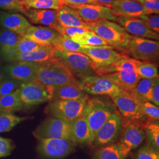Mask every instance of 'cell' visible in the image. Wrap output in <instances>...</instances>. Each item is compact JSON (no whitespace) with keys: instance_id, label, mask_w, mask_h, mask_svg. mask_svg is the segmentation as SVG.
Here are the masks:
<instances>
[{"instance_id":"cell-10","label":"cell","mask_w":159,"mask_h":159,"mask_svg":"<svg viewBox=\"0 0 159 159\" xmlns=\"http://www.w3.org/2000/svg\"><path fill=\"white\" fill-rule=\"evenodd\" d=\"M77 144L67 139H39L37 151L46 159H62L72 153Z\"/></svg>"},{"instance_id":"cell-33","label":"cell","mask_w":159,"mask_h":159,"mask_svg":"<svg viewBox=\"0 0 159 159\" xmlns=\"http://www.w3.org/2000/svg\"><path fill=\"white\" fill-rule=\"evenodd\" d=\"M148 144L159 152V121L148 122L143 125Z\"/></svg>"},{"instance_id":"cell-54","label":"cell","mask_w":159,"mask_h":159,"mask_svg":"<svg viewBox=\"0 0 159 159\" xmlns=\"http://www.w3.org/2000/svg\"><path fill=\"white\" fill-rule=\"evenodd\" d=\"M60 1H62V0H60Z\"/></svg>"},{"instance_id":"cell-1","label":"cell","mask_w":159,"mask_h":159,"mask_svg":"<svg viewBox=\"0 0 159 159\" xmlns=\"http://www.w3.org/2000/svg\"><path fill=\"white\" fill-rule=\"evenodd\" d=\"M35 81L48 87L79 83L76 77L55 57L46 62L39 63Z\"/></svg>"},{"instance_id":"cell-5","label":"cell","mask_w":159,"mask_h":159,"mask_svg":"<svg viewBox=\"0 0 159 159\" xmlns=\"http://www.w3.org/2000/svg\"><path fill=\"white\" fill-rule=\"evenodd\" d=\"M89 99L87 96L79 100L51 101L44 113L50 117L72 121L82 114Z\"/></svg>"},{"instance_id":"cell-20","label":"cell","mask_w":159,"mask_h":159,"mask_svg":"<svg viewBox=\"0 0 159 159\" xmlns=\"http://www.w3.org/2000/svg\"><path fill=\"white\" fill-rule=\"evenodd\" d=\"M54 48L51 46H43L38 50L28 53L16 54L10 58L8 61H25L41 63L54 58Z\"/></svg>"},{"instance_id":"cell-45","label":"cell","mask_w":159,"mask_h":159,"mask_svg":"<svg viewBox=\"0 0 159 159\" xmlns=\"http://www.w3.org/2000/svg\"><path fill=\"white\" fill-rule=\"evenodd\" d=\"M0 8L5 10H15L21 13L25 10L17 0H0Z\"/></svg>"},{"instance_id":"cell-9","label":"cell","mask_w":159,"mask_h":159,"mask_svg":"<svg viewBox=\"0 0 159 159\" xmlns=\"http://www.w3.org/2000/svg\"><path fill=\"white\" fill-rule=\"evenodd\" d=\"M125 52L140 61H150L159 58V43L155 40L133 36Z\"/></svg>"},{"instance_id":"cell-18","label":"cell","mask_w":159,"mask_h":159,"mask_svg":"<svg viewBox=\"0 0 159 159\" xmlns=\"http://www.w3.org/2000/svg\"><path fill=\"white\" fill-rule=\"evenodd\" d=\"M109 9L116 17L141 18L146 15L143 6L132 0H116Z\"/></svg>"},{"instance_id":"cell-30","label":"cell","mask_w":159,"mask_h":159,"mask_svg":"<svg viewBox=\"0 0 159 159\" xmlns=\"http://www.w3.org/2000/svg\"><path fill=\"white\" fill-rule=\"evenodd\" d=\"M23 104L20 100L18 91L11 94L1 97L0 98V111L10 113L21 110Z\"/></svg>"},{"instance_id":"cell-13","label":"cell","mask_w":159,"mask_h":159,"mask_svg":"<svg viewBox=\"0 0 159 159\" xmlns=\"http://www.w3.org/2000/svg\"><path fill=\"white\" fill-rule=\"evenodd\" d=\"M143 125L139 121L121 119L119 143L129 152L139 147L145 139Z\"/></svg>"},{"instance_id":"cell-52","label":"cell","mask_w":159,"mask_h":159,"mask_svg":"<svg viewBox=\"0 0 159 159\" xmlns=\"http://www.w3.org/2000/svg\"><path fill=\"white\" fill-rule=\"evenodd\" d=\"M2 12H3L0 11V18H1V15H2Z\"/></svg>"},{"instance_id":"cell-50","label":"cell","mask_w":159,"mask_h":159,"mask_svg":"<svg viewBox=\"0 0 159 159\" xmlns=\"http://www.w3.org/2000/svg\"><path fill=\"white\" fill-rule=\"evenodd\" d=\"M30 0H17V2H19L20 4H23V3H24V2H27V1H29Z\"/></svg>"},{"instance_id":"cell-7","label":"cell","mask_w":159,"mask_h":159,"mask_svg":"<svg viewBox=\"0 0 159 159\" xmlns=\"http://www.w3.org/2000/svg\"><path fill=\"white\" fill-rule=\"evenodd\" d=\"M52 87H48L33 81L22 83L18 89L23 107H29L52 100Z\"/></svg>"},{"instance_id":"cell-46","label":"cell","mask_w":159,"mask_h":159,"mask_svg":"<svg viewBox=\"0 0 159 159\" xmlns=\"http://www.w3.org/2000/svg\"><path fill=\"white\" fill-rule=\"evenodd\" d=\"M61 2L63 5H66L70 7H79L87 4L100 5L95 0H62Z\"/></svg>"},{"instance_id":"cell-31","label":"cell","mask_w":159,"mask_h":159,"mask_svg":"<svg viewBox=\"0 0 159 159\" xmlns=\"http://www.w3.org/2000/svg\"><path fill=\"white\" fill-rule=\"evenodd\" d=\"M54 49L60 51L82 53L83 46L74 42L70 37L59 34L51 43Z\"/></svg>"},{"instance_id":"cell-39","label":"cell","mask_w":159,"mask_h":159,"mask_svg":"<svg viewBox=\"0 0 159 159\" xmlns=\"http://www.w3.org/2000/svg\"><path fill=\"white\" fill-rule=\"evenodd\" d=\"M43 46H40L37 43H35L31 40H29L25 37H22L21 40L19 41L17 46L15 47L11 56L8 57L6 61L10 59V58L14 54H23V53H28L31 51H35L41 48Z\"/></svg>"},{"instance_id":"cell-40","label":"cell","mask_w":159,"mask_h":159,"mask_svg":"<svg viewBox=\"0 0 159 159\" xmlns=\"http://www.w3.org/2000/svg\"><path fill=\"white\" fill-rule=\"evenodd\" d=\"M22 83L16 80L7 76L0 83V96H4L17 91Z\"/></svg>"},{"instance_id":"cell-55","label":"cell","mask_w":159,"mask_h":159,"mask_svg":"<svg viewBox=\"0 0 159 159\" xmlns=\"http://www.w3.org/2000/svg\"><path fill=\"white\" fill-rule=\"evenodd\" d=\"M0 98H1V96H0Z\"/></svg>"},{"instance_id":"cell-14","label":"cell","mask_w":159,"mask_h":159,"mask_svg":"<svg viewBox=\"0 0 159 159\" xmlns=\"http://www.w3.org/2000/svg\"><path fill=\"white\" fill-rule=\"evenodd\" d=\"M121 127V118L118 111L111 114L97 132L92 144L102 147L113 143L119 136Z\"/></svg>"},{"instance_id":"cell-28","label":"cell","mask_w":159,"mask_h":159,"mask_svg":"<svg viewBox=\"0 0 159 159\" xmlns=\"http://www.w3.org/2000/svg\"><path fill=\"white\" fill-rule=\"evenodd\" d=\"M130 153L120 143H113L97 149L91 159H125Z\"/></svg>"},{"instance_id":"cell-36","label":"cell","mask_w":159,"mask_h":159,"mask_svg":"<svg viewBox=\"0 0 159 159\" xmlns=\"http://www.w3.org/2000/svg\"><path fill=\"white\" fill-rule=\"evenodd\" d=\"M29 119L30 117H20L10 113L0 111V133L11 130L18 124Z\"/></svg>"},{"instance_id":"cell-41","label":"cell","mask_w":159,"mask_h":159,"mask_svg":"<svg viewBox=\"0 0 159 159\" xmlns=\"http://www.w3.org/2000/svg\"><path fill=\"white\" fill-rule=\"evenodd\" d=\"M135 159H159V152L147 143L139 149Z\"/></svg>"},{"instance_id":"cell-22","label":"cell","mask_w":159,"mask_h":159,"mask_svg":"<svg viewBox=\"0 0 159 159\" xmlns=\"http://www.w3.org/2000/svg\"><path fill=\"white\" fill-rule=\"evenodd\" d=\"M59 34L54 30L47 27L31 25L23 37L40 46H51L52 42Z\"/></svg>"},{"instance_id":"cell-15","label":"cell","mask_w":159,"mask_h":159,"mask_svg":"<svg viewBox=\"0 0 159 159\" xmlns=\"http://www.w3.org/2000/svg\"><path fill=\"white\" fill-rule=\"evenodd\" d=\"M115 22L119 23L125 31L134 37L159 40V35L148 29L142 19L140 18L116 17Z\"/></svg>"},{"instance_id":"cell-21","label":"cell","mask_w":159,"mask_h":159,"mask_svg":"<svg viewBox=\"0 0 159 159\" xmlns=\"http://www.w3.org/2000/svg\"><path fill=\"white\" fill-rule=\"evenodd\" d=\"M73 135L77 144H90L94 140V136L84 115L82 114L71 121Z\"/></svg>"},{"instance_id":"cell-8","label":"cell","mask_w":159,"mask_h":159,"mask_svg":"<svg viewBox=\"0 0 159 159\" xmlns=\"http://www.w3.org/2000/svg\"><path fill=\"white\" fill-rule=\"evenodd\" d=\"M120 116L123 119L139 121L144 125L140 111L141 102L130 91L121 90L115 96L111 97Z\"/></svg>"},{"instance_id":"cell-24","label":"cell","mask_w":159,"mask_h":159,"mask_svg":"<svg viewBox=\"0 0 159 159\" xmlns=\"http://www.w3.org/2000/svg\"><path fill=\"white\" fill-rule=\"evenodd\" d=\"M87 96L79 84H66L52 87L51 101L79 100Z\"/></svg>"},{"instance_id":"cell-26","label":"cell","mask_w":159,"mask_h":159,"mask_svg":"<svg viewBox=\"0 0 159 159\" xmlns=\"http://www.w3.org/2000/svg\"><path fill=\"white\" fill-rule=\"evenodd\" d=\"M140 61L129 57H124L110 65L95 70L97 75H103L120 71L136 72V68Z\"/></svg>"},{"instance_id":"cell-2","label":"cell","mask_w":159,"mask_h":159,"mask_svg":"<svg viewBox=\"0 0 159 159\" xmlns=\"http://www.w3.org/2000/svg\"><path fill=\"white\" fill-rule=\"evenodd\" d=\"M88 27L89 30L100 36L108 46L123 52H125L127 45L133 37L118 24L109 20H102L88 24Z\"/></svg>"},{"instance_id":"cell-11","label":"cell","mask_w":159,"mask_h":159,"mask_svg":"<svg viewBox=\"0 0 159 159\" xmlns=\"http://www.w3.org/2000/svg\"><path fill=\"white\" fill-rule=\"evenodd\" d=\"M80 88L91 95L115 96L121 90L111 80L100 75H90L80 79Z\"/></svg>"},{"instance_id":"cell-27","label":"cell","mask_w":159,"mask_h":159,"mask_svg":"<svg viewBox=\"0 0 159 159\" xmlns=\"http://www.w3.org/2000/svg\"><path fill=\"white\" fill-rule=\"evenodd\" d=\"M101 76L111 80L120 89L127 91L133 90L141 79L136 72L131 71H120Z\"/></svg>"},{"instance_id":"cell-17","label":"cell","mask_w":159,"mask_h":159,"mask_svg":"<svg viewBox=\"0 0 159 159\" xmlns=\"http://www.w3.org/2000/svg\"><path fill=\"white\" fill-rule=\"evenodd\" d=\"M71 8L74 10L81 20L87 24L95 23L102 20L115 21L116 16L105 6L87 4Z\"/></svg>"},{"instance_id":"cell-29","label":"cell","mask_w":159,"mask_h":159,"mask_svg":"<svg viewBox=\"0 0 159 159\" xmlns=\"http://www.w3.org/2000/svg\"><path fill=\"white\" fill-rule=\"evenodd\" d=\"M22 37L9 30L4 28L0 29V50L4 60H6L11 56Z\"/></svg>"},{"instance_id":"cell-44","label":"cell","mask_w":159,"mask_h":159,"mask_svg":"<svg viewBox=\"0 0 159 159\" xmlns=\"http://www.w3.org/2000/svg\"><path fill=\"white\" fill-rule=\"evenodd\" d=\"M148 29L154 33L159 34V14L145 15L141 18Z\"/></svg>"},{"instance_id":"cell-37","label":"cell","mask_w":159,"mask_h":159,"mask_svg":"<svg viewBox=\"0 0 159 159\" xmlns=\"http://www.w3.org/2000/svg\"><path fill=\"white\" fill-rule=\"evenodd\" d=\"M140 111L144 120V124L148 122L159 121V107L153 103L148 101L141 102Z\"/></svg>"},{"instance_id":"cell-12","label":"cell","mask_w":159,"mask_h":159,"mask_svg":"<svg viewBox=\"0 0 159 159\" xmlns=\"http://www.w3.org/2000/svg\"><path fill=\"white\" fill-rule=\"evenodd\" d=\"M82 54L91 60L95 70L106 66L124 57H129L126 53L120 52L111 46H83Z\"/></svg>"},{"instance_id":"cell-6","label":"cell","mask_w":159,"mask_h":159,"mask_svg":"<svg viewBox=\"0 0 159 159\" xmlns=\"http://www.w3.org/2000/svg\"><path fill=\"white\" fill-rule=\"evenodd\" d=\"M35 137L43 139H63L75 143L71 121L49 117L45 120L33 132Z\"/></svg>"},{"instance_id":"cell-53","label":"cell","mask_w":159,"mask_h":159,"mask_svg":"<svg viewBox=\"0 0 159 159\" xmlns=\"http://www.w3.org/2000/svg\"><path fill=\"white\" fill-rule=\"evenodd\" d=\"M132 1H136V2H139V0H132Z\"/></svg>"},{"instance_id":"cell-49","label":"cell","mask_w":159,"mask_h":159,"mask_svg":"<svg viewBox=\"0 0 159 159\" xmlns=\"http://www.w3.org/2000/svg\"><path fill=\"white\" fill-rule=\"evenodd\" d=\"M7 76L4 67H0V83Z\"/></svg>"},{"instance_id":"cell-23","label":"cell","mask_w":159,"mask_h":159,"mask_svg":"<svg viewBox=\"0 0 159 159\" xmlns=\"http://www.w3.org/2000/svg\"><path fill=\"white\" fill-rule=\"evenodd\" d=\"M23 14L29 18L31 23L48 26L52 29L58 24L56 10L26 9Z\"/></svg>"},{"instance_id":"cell-16","label":"cell","mask_w":159,"mask_h":159,"mask_svg":"<svg viewBox=\"0 0 159 159\" xmlns=\"http://www.w3.org/2000/svg\"><path fill=\"white\" fill-rule=\"evenodd\" d=\"M39 67V63L14 61L4 67L7 76L21 83L35 81Z\"/></svg>"},{"instance_id":"cell-47","label":"cell","mask_w":159,"mask_h":159,"mask_svg":"<svg viewBox=\"0 0 159 159\" xmlns=\"http://www.w3.org/2000/svg\"><path fill=\"white\" fill-rule=\"evenodd\" d=\"M147 101L159 106V82L154 85L147 96Z\"/></svg>"},{"instance_id":"cell-38","label":"cell","mask_w":159,"mask_h":159,"mask_svg":"<svg viewBox=\"0 0 159 159\" xmlns=\"http://www.w3.org/2000/svg\"><path fill=\"white\" fill-rule=\"evenodd\" d=\"M136 73L140 79H153L159 78L156 66L147 61H140L137 67Z\"/></svg>"},{"instance_id":"cell-4","label":"cell","mask_w":159,"mask_h":159,"mask_svg":"<svg viewBox=\"0 0 159 159\" xmlns=\"http://www.w3.org/2000/svg\"><path fill=\"white\" fill-rule=\"evenodd\" d=\"M54 57L75 77L80 79L94 75V68L91 60L80 52H71L54 49Z\"/></svg>"},{"instance_id":"cell-35","label":"cell","mask_w":159,"mask_h":159,"mask_svg":"<svg viewBox=\"0 0 159 159\" xmlns=\"http://www.w3.org/2000/svg\"><path fill=\"white\" fill-rule=\"evenodd\" d=\"M73 41L82 46L93 47L108 46V44L100 36L89 30H86L84 33L80 35Z\"/></svg>"},{"instance_id":"cell-3","label":"cell","mask_w":159,"mask_h":159,"mask_svg":"<svg viewBox=\"0 0 159 159\" xmlns=\"http://www.w3.org/2000/svg\"><path fill=\"white\" fill-rule=\"evenodd\" d=\"M117 111L113 104L107 100L100 98L88 100L83 114L91 129L94 137L109 117Z\"/></svg>"},{"instance_id":"cell-32","label":"cell","mask_w":159,"mask_h":159,"mask_svg":"<svg viewBox=\"0 0 159 159\" xmlns=\"http://www.w3.org/2000/svg\"><path fill=\"white\" fill-rule=\"evenodd\" d=\"M159 78L153 79H141L136 86L130 92L140 102L147 101V96L154 85L159 83Z\"/></svg>"},{"instance_id":"cell-43","label":"cell","mask_w":159,"mask_h":159,"mask_svg":"<svg viewBox=\"0 0 159 159\" xmlns=\"http://www.w3.org/2000/svg\"><path fill=\"white\" fill-rule=\"evenodd\" d=\"M138 2L143 6L146 15L159 14V0H139Z\"/></svg>"},{"instance_id":"cell-34","label":"cell","mask_w":159,"mask_h":159,"mask_svg":"<svg viewBox=\"0 0 159 159\" xmlns=\"http://www.w3.org/2000/svg\"><path fill=\"white\" fill-rule=\"evenodd\" d=\"M21 5L25 10L36 9L57 11L63 4L60 0H30Z\"/></svg>"},{"instance_id":"cell-51","label":"cell","mask_w":159,"mask_h":159,"mask_svg":"<svg viewBox=\"0 0 159 159\" xmlns=\"http://www.w3.org/2000/svg\"><path fill=\"white\" fill-rule=\"evenodd\" d=\"M3 58V56H2V52H1V51L0 50V60L2 59Z\"/></svg>"},{"instance_id":"cell-25","label":"cell","mask_w":159,"mask_h":159,"mask_svg":"<svg viewBox=\"0 0 159 159\" xmlns=\"http://www.w3.org/2000/svg\"><path fill=\"white\" fill-rule=\"evenodd\" d=\"M57 12L58 23L61 26L89 30L88 24L84 22L79 14L71 7L63 5Z\"/></svg>"},{"instance_id":"cell-42","label":"cell","mask_w":159,"mask_h":159,"mask_svg":"<svg viewBox=\"0 0 159 159\" xmlns=\"http://www.w3.org/2000/svg\"><path fill=\"white\" fill-rule=\"evenodd\" d=\"M15 148V144L11 139L0 136V158L9 156Z\"/></svg>"},{"instance_id":"cell-19","label":"cell","mask_w":159,"mask_h":159,"mask_svg":"<svg viewBox=\"0 0 159 159\" xmlns=\"http://www.w3.org/2000/svg\"><path fill=\"white\" fill-rule=\"evenodd\" d=\"M0 25L23 37L31 25L20 14L2 12L0 18Z\"/></svg>"},{"instance_id":"cell-48","label":"cell","mask_w":159,"mask_h":159,"mask_svg":"<svg viewBox=\"0 0 159 159\" xmlns=\"http://www.w3.org/2000/svg\"><path fill=\"white\" fill-rule=\"evenodd\" d=\"M95 1L98 2L100 5L105 6L108 8H110L116 0H95Z\"/></svg>"}]
</instances>
